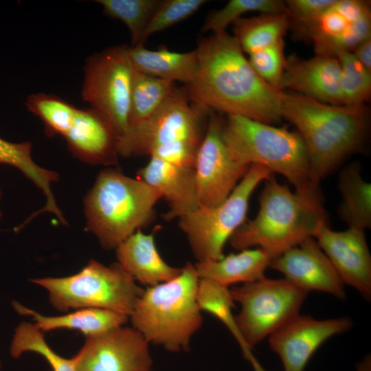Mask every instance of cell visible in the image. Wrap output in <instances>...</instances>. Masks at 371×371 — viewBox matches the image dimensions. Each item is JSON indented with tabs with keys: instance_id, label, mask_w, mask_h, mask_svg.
<instances>
[{
	"instance_id": "obj_1",
	"label": "cell",
	"mask_w": 371,
	"mask_h": 371,
	"mask_svg": "<svg viewBox=\"0 0 371 371\" xmlns=\"http://www.w3.org/2000/svg\"><path fill=\"white\" fill-rule=\"evenodd\" d=\"M195 49V74L183 89L192 102L209 111L269 124L281 120L284 91L258 76L233 35L212 33L201 38Z\"/></svg>"
},
{
	"instance_id": "obj_2",
	"label": "cell",
	"mask_w": 371,
	"mask_h": 371,
	"mask_svg": "<svg viewBox=\"0 0 371 371\" xmlns=\"http://www.w3.org/2000/svg\"><path fill=\"white\" fill-rule=\"evenodd\" d=\"M282 116L297 128L304 141L317 187L361 148L368 131L365 105L329 104L296 93L284 91Z\"/></svg>"
},
{
	"instance_id": "obj_3",
	"label": "cell",
	"mask_w": 371,
	"mask_h": 371,
	"mask_svg": "<svg viewBox=\"0 0 371 371\" xmlns=\"http://www.w3.org/2000/svg\"><path fill=\"white\" fill-rule=\"evenodd\" d=\"M258 202L256 217L244 223L229 239L237 250L258 247L276 258L328 226L320 192L293 193L273 175L265 181Z\"/></svg>"
},
{
	"instance_id": "obj_4",
	"label": "cell",
	"mask_w": 371,
	"mask_h": 371,
	"mask_svg": "<svg viewBox=\"0 0 371 371\" xmlns=\"http://www.w3.org/2000/svg\"><path fill=\"white\" fill-rule=\"evenodd\" d=\"M199 282L194 265L188 262L172 280L144 289L129 316L133 327L149 344L172 352L188 351L203 324Z\"/></svg>"
},
{
	"instance_id": "obj_5",
	"label": "cell",
	"mask_w": 371,
	"mask_h": 371,
	"mask_svg": "<svg viewBox=\"0 0 371 371\" xmlns=\"http://www.w3.org/2000/svg\"><path fill=\"white\" fill-rule=\"evenodd\" d=\"M222 137L240 163L260 165L283 175L299 194L320 192L312 182L307 151L298 132L228 115L223 120Z\"/></svg>"
},
{
	"instance_id": "obj_6",
	"label": "cell",
	"mask_w": 371,
	"mask_h": 371,
	"mask_svg": "<svg viewBox=\"0 0 371 371\" xmlns=\"http://www.w3.org/2000/svg\"><path fill=\"white\" fill-rule=\"evenodd\" d=\"M157 192L139 179L113 169L102 170L85 199L87 229L106 249L122 242L151 222Z\"/></svg>"
},
{
	"instance_id": "obj_7",
	"label": "cell",
	"mask_w": 371,
	"mask_h": 371,
	"mask_svg": "<svg viewBox=\"0 0 371 371\" xmlns=\"http://www.w3.org/2000/svg\"><path fill=\"white\" fill-rule=\"evenodd\" d=\"M31 282L46 289L52 306L61 312L102 308L129 317L144 291L117 262L106 266L94 260L74 275Z\"/></svg>"
},
{
	"instance_id": "obj_8",
	"label": "cell",
	"mask_w": 371,
	"mask_h": 371,
	"mask_svg": "<svg viewBox=\"0 0 371 371\" xmlns=\"http://www.w3.org/2000/svg\"><path fill=\"white\" fill-rule=\"evenodd\" d=\"M230 292L240 306L234 320L245 358L258 344L300 314L308 293L284 278L266 276L234 286Z\"/></svg>"
},
{
	"instance_id": "obj_9",
	"label": "cell",
	"mask_w": 371,
	"mask_h": 371,
	"mask_svg": "<svg viewBox=\"0 0 371 371\" xmlns=\"http://www.w3.org/2000/svg\"><path fill=\"white\" fill-rule=\"evenodd\" d=\"M272 175L273 173L265 167L251 164L221 203L213 207L199 206L179 218V227L198 261L223 258L225 243L245 222L251 194L260 183Z\"/></svg>"
},
{
	"instance_id": "obj_10",
	"label": "cell",
	"mask_w": 371,
	"mask_h": 371,
	"mask_svg": "<svg viewBox=\"0 0 371 371\" xmlns=\"http://www.w3.org/2000/svg\"><path fill=\"white\" fill-rule=\"evenodd\" d=\"M128 46L106 49L90 57L84 69L81 95L111 126L117 142L128 129L134 69Z\"/></svg>"
},
{
	"instance_id": "obj_11",
	"label": "cell",
	"mask_w": 371,
	"mask_h": 371,
	"mask_svg": "<svg viewBox=\"0 0 371 371\" xmlns=\"http://www.w3.org/2000/svg\"><path fill=\"white\" fill-rule=\"evenodd\" d=\"M210 112L192 102L185 91L177 87L155 114L128 127L117 142L118 155L150 156L157 148L178 142L199 146L203 137L202 122Z\"/></svg>"
},
{
	"instance_id": "obj_12",
	"label": "cell",
	"mask_w": 371,
	"mask_h": 371,
	"mask_svg": "<svg viewBox=\"0 0 371 371\" xmlns=\"http://www.w3.org/2000/svg\"><path fill=\"white\" fill-rule=\"evenodd\" d=\"M210 113L194 164L201 207H213L224 201L250 166L234 158L222 137L223 120L213 111Z\"/></svg>"
},
{
	"instance_id": "obj_13",
	"label": "cell",
	"mask_w": 371,
	"mask_h": 371,
	"mask_svg": "<svg viewBox=\"0 0 371 371\" xmlns=\"http://www.w3.org/2000/svg\"><path fill=\"white\" fill-rule=\"evenodd\" d=\"M291 24L313 41L316 55L335 57L339 52H352L360 43L371 37L370 3L336 0L317 18Z\"/></svg>"
},
{
	"instance_id": "obj_14",
	"label": "cell",
	"mask_w": 371,
	"mask_h": 371,
	"mask_svg": "<svg viewBox=\"0 0 371 371\" xmlns=\"http://www.w3.org/2000/svg\"><path fill=\"white\" fill-rule=\"evenodd\" d=\"M72 358L76 371H148L153 364L149 344L133 327L123 326L87 337Z\"/></svg>"
},
{
	"instance_id": "obj_15",
	"label": "cell",
	"mask_w": 371,
	"mask_h": 371,
	"mask_svg": "<svg viewBox=\"0 0 371 371\" xmlns=\"http://www.w3.org/2000/svg\"><path fill=\"white\" fill-rule=\"evenodd\" d=\"M352 324L350 317L317 319L299 314L268 337L269 345L280 357L284 371H304L326 341L348 331Z\"/></svg>"
},
{
	"instance_id": "obj_16",
	"label": "cell",
	"mask_w": 371,
	"mask_h": 371,
	"mask_svg": "<svg viewBox=\"0 0 371 371\" xmlns=\"http://www.w3.org/2000/svg\"><path fill=\"white\" fill-rule=\"evenodd\" d=\"M269 267L308 293L325 292L341 300L346 297L344 284L314 238H308L274 258Z\"/></svg>"
},
{
	"instance_id": "obj_17",
	"label": "cell",
	"mask_w": 371,
	"mask_h": 371,
	"mask_svg": "<svg viewBox=\"0 0 371 371\" xmlns=\"http://www.w3.org/2000/svg\"><path fill=\"white\" fill-rule=\"evenodd\" d=\"M314 238L344 285L353 287L366 300L370 301L371 256L364 230L348 227L337 232L324 226Z\"/></svg>"
},
{
	"instance_id": "obj_18",
	"label": "cell",
	"mask_w": 371,
	"mask_h": 371,
	"mask_svg": "<svg viewBox=\"0 0 371 371\" xmlns=\"http://www.w3.org/2000/svg\"><path fill=\"white\" fill-rule=\"evenodd\" d=\"M339 78L336 57L316 55L306 60L292 56L286 59L279 89H292L324 103L342 105Z\"/></svg>"
},
{
	"instance_id": "obj_19",
	"label": "cell",
	"mask_w": 371,
	"mask_h": 371,
	"mask_svg": "<svg viewBox=\"0 0 371 371\" xmlns=\"http://www.w3.org/2000/svg\"><path fill=\"white\" fill-rule=\"evenodd\" d=\"M168 203L164 218H181L199 207L194 168L176 166L155 157L137 172Z\"/></svg>"
},
{
	"instance_id": "obj_20",
	"label": "cell",
	"mask_w": 371,
	"mask_h": 371,
	"mask_svg": "<svg viewBox=\"0 0 371 371\" xmlns=\"http://www.w3.org/2000/svg\"><path fill=\"white\" fill-rule=\"evenodd\" d=\"M69 149L90 164L117 162V138L109 124L92 109H77L72 124L63 136Z\"/></svg>"
},
{
	"instance_id": "obj_21",
	"label": "cell",
	"mask_w": 371,
	"mask_h": 371,
	"mask_svg": "<svg viewBox=\"0 0 371 371\" xmlns=\"http://www.w3.org/2000/svg\"><path fill=\"white\" fill-rule=\"evenodd\" d=\"M159 228L150 234L139 229L115 248L117 263L135 282L148 287L171 280L181 271L168 265L159 254L155 240Z\"/></svg>"
},
{
	"instance_id": "obj_22",
	"label": "cell",
	"mask_w": 371,
	"mask_h": 371,
	"mask_svg": "<svg viewBox=\"0 0 371 371\" xmlns=\"http://www.w3.org/2000/svg\"><path fill=\"white\" fill-rule=\"evenodd\" d=\"M274 258L260 248L245 249L221 259L198 261L194 267L199 279H207L228 287L249 283L265 276Z\"/></svg>"
},
{
	"instance_id": "obj_23",
	"label": "cell",
	"mask_w": 371,
	"mask_h": 371,
	"mask_svg": "<svg viewBox=\"0 0 371 371\" xmlns=\"http://www.w3.org/2000/svg\"><path fill=\"white\" fill-rule=\"evenodd\" d=\"M15 311L30 316L36 327L43 333L57 329L77 330L87 337H94L124 326L129 317L102 308H80L59 316H45L13 301Z\"/></svg>"
},
{
	"instance_id": "obj_24",
	"label": "cell",
	"mask_w": 371,
	"mask_h": 371,
	"mask_svg": "<svg viewBox=\"0 0 371 371\" xmlns=\"http://www.w3.org/2000/svg\"><path fill=\"white\" fill-rule=\"evenodd\" d=\"M128 54L135 71L175 83H190L196 69V49L177 52L162 46L157 50H150L144 45H137L128 47Z\"/></svg>"
},
{
	"instance_id": "obj_25",
	"label": "cell",
	"mask_w": 371,
	"mask_h": 371,
	"mask_svg": "<svg viewBox=\"0 0 371 371\" xmlns=\"http://www.w3.org/2000/svg\"><path fill=\"white\" fill-rule=\"evenodd\" d=\"M361 171L357 161L341 170L338 187L342 202L338 214L348 227L365 231L371 226V184L363 179Z\"/></svg>"
},
{
	"instance_id": "obj_26",
	"label": "cell",
	"mask_w": 371,
	"mask_h": 371,
	"mask_svg": "<svg viewBox=\"0 0 371 371\" xmlns=\"http://www.w3.org/2000/svg\"><path fill=\"white\" fill-rule=\"evenodd\" d=\"M31 149V144L28 142L12 143L0 137V164L10 165L20 170L45 196V205L32 214V218L38 214L49 212L55 214L62 224H66L50 186L52 182L58 180V175L38 166L32 159Z\"/></svg>"
},
{
	"instance_id": "obj_27",
	"label": "cell",
	"mask_w": 371,
	"mask_h": 371,
	"mask_svg": "<svg viewBox=\"0 0 371 371\" xmlns=\"http://www.w3.org/2000/svg\"><path fill=\"white\" fill-rule=\"evenodd\" d=\"M290 27L287 13H260L240 18L233 23L234 37L249 55L281 39Z\"/></svg>"
},
{
	"instance_id": "obj_28",
	"label": "cell",
	"mask_w": 371,
	"mask_h": 371,
	"mask_svg": "<svg viewBox=\"0 0 371 371\" xmlns=\"http://www.w3.org/2000/svg\"><path fill=\"white\" fill-rule=\"evenodd\" d=\"M175 82L134 72L128 115V127L155 114L177 89Z\"/></svg>"
},
{
	"instance_id": "obj_29",
	"label": "cell",
	"mask_w": 371,
	"mask_h": 371,
	"mask_svg": "<svg viewBox=\"0 0 371 371\" xmlns=\"http://www.w3.org/2000/svg\"><path fill=\"white\" fill-rule=\"evenodd\" d=\"M340 65L339 89L342 105H364L371 93V71L367 69L351 52L336 54Z\"/></svg>"
},
{
	"instance_id": "obj_30",
	"label": "cell",
	"mask_w": 371,
	"mask_h": 371,
	"mask_svg": "<svg viewBox=\"0 0 371 371\" xmlns=\"http://www.w3.org/2000/svg\"><path fill=\"white\" fill-rule=\"evenodd\" d=\"M27 352L43 356L52 371H76L73 358H65L58 355L49 347L43 333L34 324L23 322L14 330L10 354L12 358L17 359Z\"/></svg>"
},
{
	"instance_id": "obj_31",
	"label": "cell",
	"mask_w": 371,
	"mask_h": 371,
	"mask_svg": "<svg viewBox=\"0 0 371 371\" xmlns=\"http://www.w3.org/2000/svg\"><path fill=\"white\" fill-rule=\"evenodd\" d=\"M159 0H98L105 14L122 21L128 27L131 46L139 44L142 35L157 9Z\"/></svg>"
},
{
	"instance_id": "obj_32",
	"label": "cell",
	"mask_w": 371,
	"mask_h": 371,
	"mask_svg": "<svg viewBox=\"0 0 371 371\" xmlns=\"http://www.w3.org/2000/svg\"><path fill=\"white\" fill-rule=\"evenodd\" d=\"M30 111L43 122L48 135L64 136L69 129L77 108L58 96L38 93L25 102Z\"/></svg>"
},
{
	"instance_id": "obj_33",
	"label": "cell",
	"mask_w": 371,
	"mask_h": 371,
	"mask_svg": "<svg viewBox=\"0 0 371 371\" xmlns=\"http://www.w3.org/2000/svg\"><path fill=\"white\" fill-rule=\"evenodd\" d=\"M196 300L201 311H206L219 319L231 332L239 346L242 341L232 310L235 308L230 289L207 279H199Z\"/></svg>"
},
{
	"instance_id": "obj_34",
	"label": "cell",
	"mask_w": 371,
	"mask_h": 371,
	"mask_svg": "<svg viewBox=\"0 0 371 371\" xmlns=\"http://www.w3.org/2000/svg\"><path fill=\"white\" fill-rule=\"evenodd\" d=\"M280 13L286 12L285 1L280 0H231L218 10L210 14L201 29L203 33L226 31L227 27L245 13Z\"/></svg>"
},
{
	"instance_id": "obj_35",
	"label": "cell",
	"mask_w": 371,
	"mask_h": 371,
	"mask_svg": "<svg viewBox=\"0 0 371 371\" xmlns=\"http://www.w3.org/2000/svg\"><path fill=\"white\" fill-rule=\"evenodd\" d=\"M205 2L204 0L161 1L148 23L138 45H144L152 34L187 19Z\"/></svg>"
},
{
	"instance_id": "obj_36",
	"label": "cell",
	"mask_w": 371,
	"mask_h": 371,
	"mask_svg": "<svg viewBox=\"0 0 371 371\" xmlns=\"http://www.w3.org/2000/svg\"><path fill=\"white\" fill-rule=\"evenodd\" d=\"M284 40L281 39L249 54V58H247L258 76L278 89L286 59L284 54Z\"/></svg>"
},
{
	"instance_id": "obj_37",
	"label": "cell",
	"mask_w": 371,
	"mask_h": 371,
	"mask_svg": "<svg viewBox=\"0 0 371 371\" xmlns=\"http://www.w3.org/2000/svg\"><path fill=\"white\" fill-rule=\"evenodd\" d=\"M336 0H288L286 12L290 23H303L313 20L331 7Z\"/></svg>"
},
{
	"instance_id": "obj_38",
	"label": "cell",
	"mask_w": 371,
	"mask_h": 371,
	"mask_svg": "<svg viewBox=\"0 0 371 371\" xmlns=\"http://www.w3.org/2000/svg\"><path fill=\"white\" fill-rule=\"evenodd\" d=\"M351 52L361 64L371 71V37L360 43Z\"/></svg>"
},
{
	"instance_id": "obj_39",
	"label": "cell",
	"mask_w": 371,
	"mask_h": 371,
	"mask_svg": "<svg viewBox=\"0 0 371 371\" xmlns=\"http://www.w3.org/2000/svg\"><path fill=\"white\" fill-rule=\"evenodd\" d=\"M247 359L251 364L254 371H267L256 359L253 353H251L250 355L247 357Z\"/></svg>"
},
{
	"instance_id": "obj_40",
	"label": "cell",
	"mask_w": 371,
	"mask_h": 371,
	"mask_svg": "<svg viewBox=\"0 0 371 371\" xmlns=\"http://www.w3.org/2000/svg\"><path fill=\"white\" fill-rule=\"evenodd\" d=\"M1 189H0V200H1ZM1 215H2V213H1V211L0 210V218L1 217Z\"/></svg>"
},
{
	"instance_id": "obj_41",
	"label": "cell",
	"mask_w": 371,
	"mask_h": 371,
	"mask_svg": "<svg viewBox=\"0 0 371 371\" xmlns=\"http://www.w3.org/2000/svg\"><path fill=\"white\" fill-rule=\"evenodd\" d=\"M1 362H0V370H1Z\"/></svg>"
},
{
	"instance_id": "obj_42",
	"label": "cell",
	"mask_w": 371,
	"mask_h": 371,
	"mask_svg": "<svg viewBox=\"0 0 371 371\" xmlns=\"http://www.w3.org/2000/svg\"><path fill=\"white\" fill-rule=\"evenodd\" d=\"M148 371H153V369L152 370H148Z\"/></svg>"
}]
</instances>
